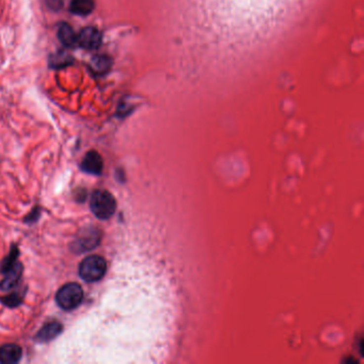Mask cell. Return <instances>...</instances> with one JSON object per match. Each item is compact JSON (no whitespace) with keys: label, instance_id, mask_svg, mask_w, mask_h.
<instances>
[{"label":"cell","instance_id":"cell-1","mask_svg":"<svg viewBox=\"0 0 364 364\" xmlns=\"http://www.w3.org/2000/svg\"><path fill=\"white\" fill-rule=\"evenodd\" d=\"M90 207L98 219L107 220L115 214L117 202L107 190H95L90 200Z\"/></svg>","mask_w":364,"mask_h":364},{"label":"cell","instance_id":"cell-2","mask_svg":"<svg viewBox=\"0 0 364 364\" xmlns=\"http://www.w3.org/2000/svg\"><path fill=\"white\" fill-rule=\"evenodd\" d=\"M107 270V263L99 255H90L79 265V276L87 282H96L102 279Z\"/></svg>","mask_w":364,"mask_h":364},{"label":"cell","instance_id":"cell-3","mask_svg":"<svg viewBox=\"0 0 364 364\" xmlns=\"http://www.w3.org/2000/svg\"><path fill=\"white\" fill-rule=\"evenodd\" d=\"M83 299V290L77 283H68L58 290L56 301L63 310H73L77 308Z\"/></svg>","mask_w":364,"mask_h":364},{"label":"cell","instance_id":"cell-4","mask_svg":"<svg viewBox=\"0 0 364 364\" xmlns=\"http://www.w3.org/2000/svg\"><path fill=\"white\" fill-rule=\"evenodd\" d=\"M102 33L96 27H85L77 35V45L87 50H95L102 44Z\"/></svg>","mask_w":364,"mask_h":364},{"label":"cell","instance_id":"cell-5","mask_svg":"<svg viewBox=\"0 0 364 364\" xmlns=\"http://www.w3.org/2000/svg\"><path fill=\"white\" fill-rule=\"evenodd\" d=\"M104 162L102 156L96 151H91L84 156L81 162V170L89 174L99 175L102 173Z\"/></svg>","mask_w":364,"mask_h":364},{"label":"cell","instance_id":"cell-6","mask_svg":"<svg viewBox=\"0 0 364 364\" xmlns=\"http://www.w3.org/2000/svg\"><path fill=\"white\" fill-rule=\"evenodd\" d=\"M23 350L16 344H5L0 347V363L14 364L22 359Z\"/></svg>","mask_w":364,"mask_h":364},{"label":"cell","instance_id":"cell-7","mask_svg":"<svg viewBox=\"0 0 364 364\" xmlns=\"http://www.w3.org/2000/svg\"><path fill=\"white\" fill-rule=\"evenodd\" d=\"M58 39L65 47H74L77 45V35L69 24L62 23L58 28Z\"/></svg>","mask_w":364,"mask_h":364},{"label":"cell","instance_id":"cell-8","mask_svg":"<svg viewBox=\"0 0 364 364\" xmlns=\"http://www.w3.org/2000/svg\"><path fill=\"white\" fill-rule=\"evenodd\" d=\"M62 331V325L60 323L52 322L46 325L39 331L37 334V340L40 342H48L54 340L56 336L61 333Z\"/></svg>","mask_w":364,"mask_h":364},{"label":"cell","instance_id":"cell-9","mask_svg":"<svg viewBox=\"0 0 364 364\" xmlns=\"http://www.w3.org/2000/svg\"><path fill=\"white\" fill-rule=\"evenodd\" d=\"M94 8V0H72L70 11L78 16H87L93 12Z\"/></svg>","mask_w":364,"mask_h":364},{"label":"cell","instance_id":"cell-10","mask_svg":"<svg viewBox=\"0 0 364 364\" xmlns=\"http://www.w3.org/2000/svg\"><path fill=\"white\" fill-rule=\"evenodd\" d=\"M111 68L110 58L105 55H97L92 58L90 62V69L95 75H104L109 72Z\"/></svg>","mask_w":364,"mask_h":364},{"label":"cell","instance_id":"cell-11","mask_svg":"<svg viewBox=\"0 0 364 364\" xmlns=\"http://www.w3.org/2000/svg\"><path fill=\"white\" fill-rule=\"evenodd\" d=\"M72 57L65 51H58L57 54L51 55L49 59L50 68L54 69H61L64 66H68L72 62Z\"/></svg>","mask_w":364,"mask_h":364},{"label":"cell","instance_id":"cell-12","mask_svg":"<svg viewBox=\"0 0 364 364\" xmlns=\"http://www.w3.org/2000/svg\"><path fill=\"white\" fill-rule=\"evenodd\" d=\"M96 238H99V236H97L95 233L84 235V237L79 240L78 249L82 250L92 249L94 246H96Z\"/></svg>","mask_w":364,"mask_h":364},{"label":"cell","instance_id":"cell-13","mask_svg":"<svg viewBox=\"0 0 364 364\" xmlns=\"http://www.w3.org/2000/svg\"><path fill=\"white\" fill-rule=\"evenodd\" d=\"M2 301L5 303V306L15 307V306H18L19 302H21V296L17 294H12L9 297L3 298Z\"/></svg>","mask_w":364,"mask_h":364}]
</instances>
